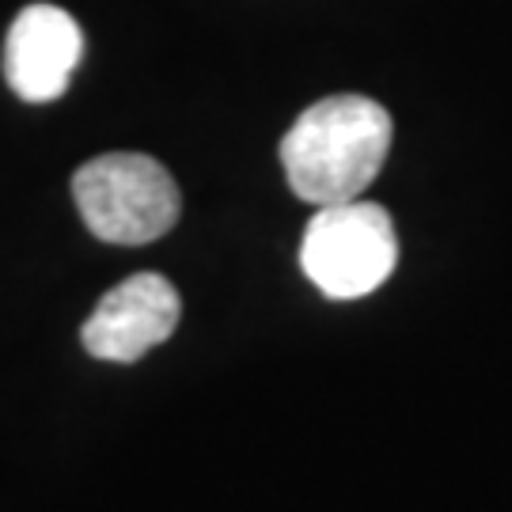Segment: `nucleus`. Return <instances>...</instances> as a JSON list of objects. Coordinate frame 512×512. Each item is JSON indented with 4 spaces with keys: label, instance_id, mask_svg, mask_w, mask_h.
Listing matches in <instances>:
<instances>
[{
    "label": "nucleus",
    "instance_id": "nucleus-4",
    "mask_svg": "<svg viewBox=\"0 0 512 512\" xmlns=\"http://www.w3.org/2000/svg\"><path fill=\"white\" fill-rule=\"evenodd\" d=\"M179 315L183 300L167 277L133 274L95 304L80 330V342L99 361L133 365L148 349H156L175 334Z\"/></svg>",
    "mask_w": 512,
    "mask_h": 512
},
{
    "label": "nucleus",
    "instance_id": "nucleus-3",
    "mask_svg": "<svg viewBox=\"0 0 512 512\" xmlns=\"http://www.w3.org/2000/svg\"><path fill=\"white\" fill-rule=\"evenodd\" d=\"M399 262V236L384 205L338 202L319 205L300 243V266L330 300H357L376 293Z\"/></svg>",
    "mask_w": 512,
    "mask_h": 512
},
{
    "label": "nucleus",
    "instance_id": "nucleus-5",
    "mask_svg": "<svg viewBox=\"0 0 512 512\" xmlns=\"http://www.w3.org/2000/svg\"><path fill=\"white\" fill-rule=\"evenodd\" d=\"M84 54V35L65 8L31 4L23 8L4 42V76L23 103L61 99Z\"/></svg>",
    "mask_w": 512,
    "mask_h": 512
},
{
    "label": "nucleus",
    "instance_id": "nucleus-2",
    "mask_svg": "<svg viewBox=\"0 0 512 512\" xmlns=\"http://www.w3.org/2000/svg\"><path fill=\"white\" fill-rule=\"evenodd\" d=\"M73 198L88 232L114 247H141L167 236L183 198L160 160L145 152H107L73 175Z\"/></svg>",
    "mask_w": 512,
    "mask_h": 512
},
{
    "label": "nucleus",
    "instance_id": "nucleus-1",
    "mask_svg": "<svg viewBox=\"0 0 512 512\" xmlns=\"http://www.w3.org/2000/svg\"><path fill=\"white\" fill-rule=\"evenodd\" d=\"M391 114L368 95H327L293 122L281 164L296 198L319 205L353 202L384 171Z\"/></svg>",
    "mask_w": 512,
    "mask_h": 512
}]
</instances>
